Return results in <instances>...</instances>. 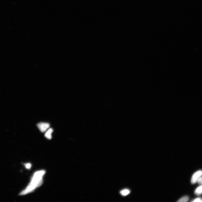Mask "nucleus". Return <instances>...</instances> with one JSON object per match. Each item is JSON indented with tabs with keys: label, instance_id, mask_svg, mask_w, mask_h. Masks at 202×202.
I'll list each match as a JSON object with an SVG mask.
<instances>
[{
	"label": "nucleus",
	"instance_id": "nucleus-3",
	"mask_svg": "<svg viewBox=\"0 0 202 202\" xmlns=\"http://www.w3.org/2000/svg\"><path fill=\"white\" fill-rule=\"evenodd\" d=\"M202 173V171L200 170L197 171L194 174L191 181L192 184H195L197 182L198 179L201 176Z\"/></svg>",
	"mask_w": 202,
	"mask_h": 202
},
{
	"label": "nucleus",
	"instance_id": "nucleus-5",
	"mask_svg": "<svg viewBox=\"0 0 202 202\" xmlns=\"http://www.w3.org/2000/svg\"><path fill=\"white\" fill-rule=\"evenodd\" d=\"M120 193L123 196H126L130 193V191L128 189H125L121 191Z\"/></svg>",
	"mask_w": 202,
	"mask_h": 202
},
{
	"label": "nucleus",
	"instance_id": "nucleus-8",
	"mask_svg": "<svg viewBox=\"0 0 202 202\" xmlns=\"http://www.w3.org/2000/svg\"><path fill=\"white\" fill-rule=\"evenodd\" d=\"M32 165L30 164L27 163L25 164V167L28 169H30Z\"/></svg>",
	"mask_w": 202,
	"mask_h": 202
},
{
	"label": "nucleus",
	"instance_id": "nucleus-7",
	"mask_svg": "<svg viewBox=\"0 0 202 202\" xmlns=\"http://www.w3.org/2000/svg\"><path fill=\"white\" fill-rule=\"evenodd\" d=\"M189 197L187 196H184L178 201V202H186L189 200Z\"/></svg>",
	"mask_w": 202,
	"mask_h": 202
},
{
	"label": "nucleus",
	"instance_id": "nucleus-6",
	"mask_svg": "<svg viewBox=\"0 0 202 202\" xmlns=\"http://www.w3.org/2000/svg\"><path fill=\"white\" fill-rule=\"evenodd\" d=\"M202 186L198 187L195 191V193L196 195H200L202 193Z\"/></svg>",
	"mask_w": 202,
	"mask_h": 202
},
{
	"label": "nucleus",
	"instance_id": "nucleus-9",
	"mask_svg": "<svg viewBox=\"0 0 202 202\" xmlns=\"http://www.w3.org/2000/svg\"><path fill=\"white\" fill-rule=\"evenodd\" d=\"M192 202H202V200L200 198H197L195 199L193 201V200L192 201Z\"/></svg>",
	"mask_w": 202,
	"mask_h": 202
},
{
	"label": "nucleus",
	"instance_id": "nucleus-1",
	"mask_svg": "<svg viewBox=\"0 0 202 202\" xmlns=\"http://www.w3.org/2000/svg\"><path fill=\"white\" fill-rule=\"evenodd\" d=\"M45 173V171L42 170L36 172L34 174L31 181L29 185L20 193V195H23L31 193L43 183V177Z\"/></svg>",
	"mask_w": 202,
	"mask_h": 202
},
{
	"label": "nucleus",
	"instance_id": "nucleus-4",
	"mask_svg": "<svg viewBox=\"0 0 202 202\" xmlns=\"http://www.w3.org/2000/svg\"><path fill=\"white\" fill-rule=\"evenodd\" d=\"M53 132V130L50 128L48 129L45 134V136L48 139H50L52 138V134Z\"/></svg>",
	"mask_w": 202,
	"mask_h": 202
},
{
	"label": "nucleus",
	"instance_id": "nucleus-2",
	"mask_svg": "<svg viewBox=\"0 0 202 202\" xmlns=\"http://www.w3.org/2000/svg\"><path fill=\"white\" fill-rule=\"evenodd\" d=\"M37 126L39 130L42 132H44L50 127V124L48 123L41 122L38 123Z\"/></svg>",
	"mask_w": 202,
	"mask_h": 202
},
{
	"label": "nucleus",
	"instance_id": "nucleus-10",
	"mask_svg": "<svg viewBox=\"0 0 202 202\" xmlns=\"http://www.w3.org/2000/svg\"><path fill=\"white\" fill-rule=\"evenodd\" d=\"M202 177L201 176L198 179L197 182L200 185L202 184Z\"/></svg>",
	"mask_w": 202,
	"mask_h": 202
}]
</instances>
